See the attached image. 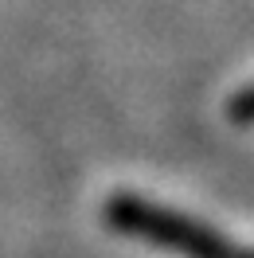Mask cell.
Here are the masks:
<instances>
[{
	"instance_id": "6da1fadb",
	"label": "cell",
	"mask_w": 254,
	"mask_h": 258,
	"mask_svg": "<svg viewBox=\"0 0 254 258\" xmlns=\"http://www.w3.org/2000/svg\"><path fill=\"white\" fill-rule=\"evenodd\" d=\"M110 219L125 231H137L141 239L164 242L168 250H180L188 258H254V250H242V246H231V242L215 239L207 227L188 223L184 215H172V211L149 208L141 200H129V196H117L110 208Z\"/></svg>"
},
{
	"instance_id": "7a4b0ae2",
	"label": "cell",
	"mask_w": 254,
	"mask_h": 258,
	"mask_svg": "<svg viewBox=\"0 0 254 258\" xmlns=\"http://www.w3.org/2000/svg\"><path fill=\"white\" fill-rule=\"evenodd\" d=\"M235 117L238 121H254V90H246V94L235 102Z\"/></svg>"
}]
</instances>
